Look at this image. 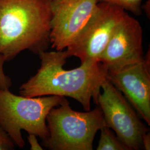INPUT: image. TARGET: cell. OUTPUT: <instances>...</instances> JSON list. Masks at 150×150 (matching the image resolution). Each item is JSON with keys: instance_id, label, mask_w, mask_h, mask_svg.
I'll list each match as a JSON object with an SVG mask.
<instances>
[{"instance_id": "obj_6", "label": "cell", "mask_w": 150, "mask_h": 150, "mask_svg": "<svg viewBox=\"0 0 150 150\" xmlns=\"http://www.w3.org/2000/svg\"><path fill=\"white\" fill-rule=\"evenodd\" d=\"M96 105L102 110L105 126L112 129L129 150L142 148V138L150 131L123 94L106 78Z\"/></svg>"}, {"instance_id": "obj_8", "label": "cell", "mask_w": 150, "mask_h": 150, "mask_svg": "<svg viewBox=\"0 0 150 150\" xmlns=\"http://www.w3.org/2000/svg\"><path fill=\"white\" fill-rule=\"evenodd\" d=\"M98 0H51V48L62 51L77 37L96 8Z\"/></svg>"}, {"instance_id": "obj_2", "label": "cell", "mask_w": 150, "mask_h": 150, "mask_svg": "<svg viewBox=\"0 0 150 150\" xmlns=\"http://www.w3.org/2000/svg\"><path fill=\"white\" fill-rule=\"evenodd\" d=\"M51 0H0V54L5 62L50 45Z\"/></svg>"}, {"instance_id": "obj_1", "label": "cell", "mask_w": 150, "mask_h": 150, "mask_svg": "<svg viewBox=\"0 0 150 150\" xmlns=\"http://www.w3.org/2000/svg\"><path fill=\"white\" fill-rule=\"evenodd\" d=\"M41 61L37 73L20 87L19 93L28 97L59 96L77 101L85 111L91 110L92 100L97 105L107 70L100 62L81 64L66 70L64 66L69 57L66 50L38 54Z\"/></svg>"}, {"instance_id": "obj_12", "label": "cell", "mask_w": 150, "mask_h": 150, "mask_svg": "<svg viewBox=\"0 0 150 150\" xmlns=\"http://www.w3.org/2000/svg\"><path fill=\"white\" fill-rule=\"evenodd\" d=\"M5 62L3 57L0 54V89L9 90L12 83L10 77L6 74L4 69Z\"/></svg>"}, {"instance_id": "obj_4", "label": "cell", "mask_w": 150, "mask_h": 150, "mask_svg": "<svg viewBox=\"0 0 150 150\" xmlns=\"http://www.w3.org/2000/svg\"><path fill=\"white\" fill-rule=\"evenodd\" d=\"M65 97H28L0 89V126L15 145L23 149L25 142L21 131L46 139L48 136L46 118L50 111L58 106Z\"/></svg>"}, {"instance_id": "obj_13", "label": "cell", "mask_w": 150, "mask_h": 150, "mask_svg": "<svg viewBox=\"0 0 150 150\" xmlns=\"http://www.w3.org/2000/svg\"><path fill=\"white\" fill-rule=\"evenodd\" d=\"M15 146L10 136L0 126V150H14Z\"/></svg>"}, {"instance_id": "obj_14", "label": "cell", "mask_w": 150, "mask_h": 150, "mask_svg": "<svg viewBox=\"0 0 150 150\" xmlns=\"http://www.w3.org/2000/svg\"><path fill=\"white\" fill-rule=\"evenodd\" d=\"M27 139L30 145V149L31 150H42V147L39 144L37 136L35 134H28Z\"/></svg>"}, {"instance_id": "obj_11", "label": "cell", "mask_w": 150, "mask_h": 150, "mask_svg": "<svg viewBox=\"0 0 150 150\" xmlns=\"http://www.w3.org/2000/svg\"><path fill=\"white\" fill-rule=\"evenodd\" d=\"M142 0H98L99 2H105L117 6L125 11H130L136 16L141 13V4Z\"/></svg>"}, {"instance_id": "obj_3", "label": "cell", "mask_w": 150, "mask_h": 150, "mask_svg": "<svg viewBox=\"0 0 150 150\" xmlns=\"http://www.w3.org/2000/svg\"><path fill=\"white\" fill-rule=\"evenodd\" d=\"M46 122L49 134L42 145L51 150H92L97 131L105 126L98 105L92 110L76 111L65 97L50 111Z\"/></svg>"}, {"instance_id": "obj_15", "label": "cell", "mask_w": 150, "mask_h": 150, "mask_svg": "<svg viewBox=\"0 0 150 150\" xmlns=\"http://www.w3.org/2000/svg\"><path fill=\"white\" fill-rule=\"evenodd\" d=\"M142 148L146 150H150V134L148 131L144 134L142 138Z\"/></svg>"}, {"instance_id": "obj_9", "label": "cell", "mask_w": 150, "mask_h": 150, "mask_svg": "<svg viewBox=\"0 0 150 150\" xmlns=\"http://www.w3.org/2000/svg\"><path fill=\"white\" fill-rule=\"evenodd\" d=\"M107 78L123 94L139 117L150 126V50L140 62L107 71Z\"/></svg>"}, {"instance_id": "obj_5", "label": "cell", "mask_w": 150, "mask_h": 150, "mask_svg": "<svg viewBox=\"0 0 150 150\" xmlns=\"http://www.w3.org/2000/svg\"><path fill=\"white\" fill-rule=\"evenodd\" d=\"M125 12L117 6L98 2L85 25L66 48L69 57H77L80 60L81 64L98 62Z\"/></svg>"}, {"instance_id": "obj_10", "label": "cell", "mask_w": 150, "mask_h": 150, "mask_svg": "<svg viewBox=\"0 0 150 150\" xmlns=\"http://www.w3.org/2000/svg\"><path fill=\"white\" fill-rule=\"evenodd\" d=\"M97 150H129L128 147L114 134L111 129L105 126L101 129Z\"/></svg>"}, {"instance_id": "obj_7", "label": "cell", "mask_w": 150, "mask_h": 150, "mask_svg": "<svg viewBox=\"0 0 150 150\" xmlns=\"http://www.w3.org/2000/svg\"><path fill=\"white\" fill-rule=\"evenodd\" d=\"M143 30L139 21L125 12L98 62L107 71L120 70L143 61Z\"/></svg>"}]
</instances>
